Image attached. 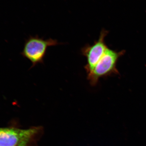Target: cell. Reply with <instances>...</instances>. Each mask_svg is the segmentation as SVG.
<instances>
[{"label":"cell","instance_id":"cell-2","mask_svg":"<svg viewBox=\"0 0 146 146\" xmlns=\"http://www.w3.org/2000/svg\"><path fill=\"white\" fill-rule=\"evenodd\" d=\"M60 44L56 39H44L37 36H30L26 40L21 54L31 62L32 68L43 63L49 47Z\"/></svg>","mask_w":146,"mask_h":146},{"label":"cell","instance_id":"cell-3","mask_svg":"<svg viewBox=\"0 0 146 146\" xmlns=\"http://www.w3.org/2000/svg\"><path fill=\"white\" fill-rule=\"evenodd\" d=\"M108 34L107 31L102 30L99 38L93 44H87L82 48V54L86 57L87 60L86 65L84 66L86 73L91 72L94 69L108 48L105 41Z\"/></svg>","mask_w":146,"mask_h":146},{"label":"cell","instance_id":"cell-1","mask_svg":"<svg viewBox=\"0 0 146 146\" xmlns=\"http://www.w3.org/2000/svg\"><path fill=\"white\" fill-rule=\"evenodd\" d=\"M124 50L116 51L108 48L103 56L94 69L87 73V78L90 84L96 86L101 78L119 73L117 68L119 58L124 54Z\"/></svg>","mask_w":146,"mask_h":146},{"label":"cell","instance_id":"cell-4","mask_svg":"<svg viewBox=\"0 0 146 146\" xmlns=\"http://www.w3.org/2000/svg\"><path fill=\"white\" fill-rule=\"evenodd\" d=\"M37 130L36 128H0V146H18L23 143H28L37 133Z\"/></svg>","mask_w":146,"mask_h":146}]
</instances>
